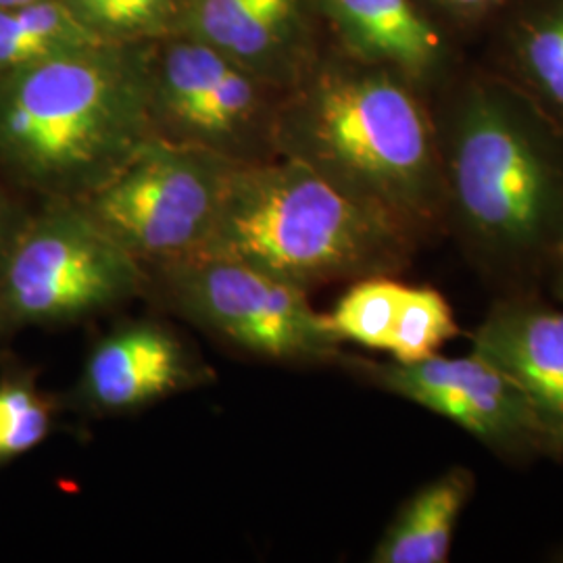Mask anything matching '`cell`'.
<instances>
[{
    "label": "cell",
    "instance_id": "cell-17",
    "mask_svg": "<svg viewBox=\"0 0 563 563\" xmlns=\"http://www.w3.org/2000/svg\"><path fill=\"white\" fill-rule=\"evenodd\" d=\"M405 284L388 276H369L355 282L328 316L342 341L367 349L388 351Z\"/></svg>",
    "mask_w": 563,
    "mask_h": 563
},
{
    "label": "cell",
    "instance_id": "cell-13",
    "mask_svg": "<svg viewBox=\"0 0 563 563\" xmlns=\"http://www.w3.org/2000/svg\"><path fill=\"white\" fill-rule=\"evenodd\" d=\"M488 30V69L563 134V0H514Z\"/></svg>",
    "mask_w": 563,
    "mask_h": 563
},
{
    "label": "cell",
    "instance_id": "cell-10",
    "mask_svg": "<svg viewBox=\"0 0 563 563\" xmlns=\"http://www.w3.org/2000/svg\"><path fill=\"white\" fill-rule=\"evenodd\" d=\"M349 57L384 67L426 97L463 65L460 38L420 0H318Z\"/></svg>",
    "mask_w": 563,
    "mask_h": 563
},
{
    "label": "cell",
    "instance_id": "cell-21",
    "mask_svg": "<svg viewBox=\"0 0 563 563\" xmlns=\"http://www.w3.org/2000/svg\"><path fill=\"white\" fill-rule=\"evenodd\" d=\"M430 15L462 38L488 27L514 0H420Z\"/></svg>",
    "mask_w": 563,
    "mask_h": 563
},
{
    "label": "cell",
    "instance_id": "cell-25",
    "mask_svg": "<svg viewBox=\"0 0 563 563\" xmlns=\"http://www.w3.org/2000/svg\"><path fill=\"white\" fill-rule=\"evenodd\" d=\"M558 560H560V562H563V549H562V551H560V555H558Z\"/></svg>",
    "mask_w": 563,
    "mask_h": 563
},
{
    "label": "cell",
    "instance_id": "cell-22",
    "mask_svg": "<svg viewBox=\"0 0 563 563\" xmlns=\"http://www.w3.org/2000/svg\"><path fill=\"white\" fill-rule=\"evenodd\" d=\"M555 239H558L555 241V244H558V284H555V288H558V295L563 299V218Z\"/></svg>",
    "mask_w": 563,
    "mask_h": 563
},
{
    "label": "cell",
    "instance_id": "cell-15",
    "mask_svg": "<svg viewBox=\"0 0 563 563\" xmlns=\"http://www.w3.org/2000/svg\"><path fill=\"white\" fill-rule=\"evenodd\" d=\"M301 0H192L190 21L228 59H260L290 32Z\"/></svg>",
    "mask_w": 563,
    "mask_h": 563
},
{
    "label": "cell",
    "instance_id": "cell-19",
    "mask_svg": "<svg viewBox=\"0 0 563 563\" xmlns=\"http://www.w3.org/2000/svg\"><path fill=\"white\" fill-rule=\"evenodd\" d=\"M53 423L51 405L34 384L4 380L0 384V463L18 460L46 439Z\"/></svg>",
    "mask_w": 563,
    "mask_h": 563
},
{
    "label": "cell",
    "instance_id": "cell-5",
    "mask_svg": "<svg viewBox=\"0 0 563 563\" xmlns=\"http://www.w3.org/2000/svg\"><path fill=\"white\" fill-rule=\"evenodd\" d=\"M144 267L76 199H59L15 234L0 260L7 323L78 322L132 299Z\"/></svg>",
    "mask_w": 563,
    "mask_h": 563
},
{
    "label": "cell",
    "instance_id": "cell-2",
    "mask_svg": "<svg viewBox=\"0 0 563 563\" xmlns=\"http://www.w3.org/2000/svg\"><path fill=\"white\" fill-rule=\"evenodd\" d=\"M434 113L444 211L497 257L555 239L563 218V134L488 67H460Z\"/></svg>",
    "mask_w": 563,
    "mask_h": 563
},
{
    "label": "cell",
    "instance_id": "cell-9",
    "mask_svg": "<svg viewBox=\"0 0 563 563\" xmlns=\"http://www.w3.org/2000/svg\"><path fill=\"white\" fill-rule=\"evenodd\" d=\"M257 84L236 60L205 42L174 46L153 81V123L162 139L213 151L234 162L232 151L260 120Z\"/></svg>",
    "mask_w": 563,
    "mask_h": 563
},
{
    "label": "cell",
    "instance_id": "cell-20",
    "mask_svg": "<svg viewBox=\"0 0 563 563\" xmlns=\"http://www.w3.org/2000/svg\"><path fill=\"white\" fill-rule=\"evenodd\" d=\"M95 30H130L155 20L165 0H65Z\"/></svg>",
    "mask_w": 563,
    "mask_h": 563
},
{
    "label": "cell",
    "instance_id": "cell-14",
    "mask_svg": "<svg viewBox=\"0 0 563 563\" xmlns=\"http://www.w3.org/2000/svg\"><path fill=\"white\" fill-rule=\"evenodd\" d=\"M472 493L474 474L467 467H451L423 484L384 530L372 562H449L453 534Z\"/></svg>",
    "mask_w": 563,
    "mask_h": 563
},
{
    "label": "cell",
    "instance_id": "cell-12",
    "mask_svg": "<svg viewBox=\"0 0 563 563\" xmlns=\"http://www.w3.org/2000/svg\"><path fill=\"white\" fill-rule=\"evenodd\" d=\"M474 353L522 388L558 428L563 420V311L499 305L472 334Z\"/></svg>",
    "mask_w": 563,
    "mask_h": 563
},
{
    "label": "cell",
    "instance_id": "cell-6",
    "mask_svg": "<svg viewBox=\"0 0 563 563\" xmlns=\"http://www.w3.org/2000/svg\"><path fill=\"white\" fill-rule=\"evenodd\" d=\"M234 165L201 146L151 136L76 201L142 267H155L201 251Z\"/></svg>",
    "mask_w": 563,
    "mask_h": 563
},
{
    "label": "cell",
    "instance_id": "cell-7",
    "mask_svg": "<svg viewBox=\"0 0 563 563\" xmlns=\"http://www.w3.org/2000/svg\"><path fill=\"white\" fill-rule=\"evenodd\" d=\"M169 302L190 322L276 362H325L341 339L307 292L246 263L190 255L153 267Z\"/></svg>",
    "mask_w": 563,
    "mask_h": 563
},
{
    "label": "cell",
    "instance_id": "cell-18",
    "mask_svg": "<svg viewBox=\"0 0 563 563\" xmlns=\"http://www.w3.org/2000/svg\"><path fill=\"white\" fill-rule=\"evenodd\" d=\"M460 334L451 305L430 286H405L388 353L395 362H422Z\"/></svg>",
    "mask_w": 563,
    "mask_h": 563
},
{
    "label": "cell",
    "instance_id": "cell-4",
    "mask_svg": "<svg viewBox=\"0 0 563 563\" xmlns=\"http://www.w3.org/2000/svg\"><path fill=\"white\" fill-rule=\"evenodd\" d=\"M411 234L344 195L309 165L236 163L218 218L197 255L246 263L305 292L397 272Z\"/></svg>",
    "mask_w": 563,
    "mask_h": 563
},
{
    "label": "cell",
    "instance_id": "cell-24",
    "mask_svg": "<svg viewBox=\"0 0 563 563\" xmlns=\"http://www.w3.org/2000/svg\"><path fill=\"white\" fill-rule=\"evenodd\" d=\"M30 2H36V0H0V7H20Z\"/></svg>",
    "mask_w": 563,
    "mask_h": 563
},
{
    "label": "cell",
    "instance_id": "cell-3",
    "mask_svg": "<svg viewBox=\"0 0 563 563\" xmlns=\"http://www.w3.org/2000/svg\"><path fill=\"white\" fill-rule=\"evenodd\" d=\"M155 136L153 80L107 44L0 76V157L59 199H81Z\"/></svg>",
    "mask_w": 563,
    "mask_h": 563
},
{
    "label": "cell",
    "instance_id": "cell-23",
    "mask_svg": "<svg viewBox=\"0 0 563 563\" xmlns=\"http://www.w3.org/2000/svg\"><path fill=\"white\" fill-rule=\"evenodd\" d=\"M7 220H4V207H2V202H0V260H2V255H4V249H7Z\"/></svg>",
    "mask_w": 563,
    "mask_h": 563
},
{
    "label": "cell",
    "instance_id": "cell-16",
    "mask_svg": "<svg viewBox=\"0 0 563 563\" xmlns=\"http://www.w3.org/2000/svg\"><path fill=\"white\" fill-rule=\"evenodd\" d=\"M107 44L65 0L0 7V76L63 53Z\"/></svg>",
    "mask_w": 563,
    "mask_h": 563
},
{
    "label": "cell",
    "instance_id": "cell-11",
    "mask_svg": "<svg viewBox=\"0 0 563 563\" xmlns=\"http://www.w3.org/2000/svg\"><path fill=\"white\" fill-rule=\"evenodd\" d=\"M184 342L157 323H132L104 336L81 372L84 401L99 411H130L205 380Z\"/></svg>",
    "mask_w": 563,
    "mask_h": 563
},
{
    "label": "cell",
    "instance_id": "cell-8",
    "mask_svg": "<svg viewBox=\"0 0 563 563\" xmlns=\"http://www.w3.org/2000/svg\"><path fill=\"white\" fill-rule=\"evenodd\" d=\"M365 372L384 390L457 423L501 453L563 443L543 411L497 369L472 351L446 360L439 353L411 363H369Z\"/></svg>",
    "mask_w": 563,
    "mask_h": 563
},
{
    "label": "cell",
    "instance_id": "cell-1",
    "mask_svg": "<svg viewBox=\"0 0 563 563\" xmlns=\"http://www.w3.org/2000/svg\"><path fill=\"white\" fill-rule=\"evenodd\" d=\"M274 142L411 236L444 213L434 111L384 67L351 57L323 65L282 111Z\"/></svg>",
    "mask_w": 563,
    "mask_h": 563
},
{
    "label": "cell",
    "instance_id": "cell-26",
    "mask_svg": "<svg viewBox=\"0 0 563 563\" xmlns=\"http://www.w3.org/2000/svg\"><path fill=\"white\" fill-rule=\"evenodd\" d=\"M562 434H563V420H562Z\"/></svg>",
    "mask_w": 563,
    "mask_h": 563
}]
</instances>
